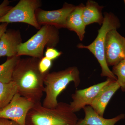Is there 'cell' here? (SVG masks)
<instances>
[{
	"instance_id": "obj_23",
	"label": "cell",
	"mask_w": 125,
	"mask_h": 125,
	"mask_svg": "<svg viewBox=\"0 0 125 125\" xmlns=\"http://www.w3.org/2000/svg\"><path fill=\"white\" fill-rule=\"evenodd\" d=\"M9 24V23H0V39L3 34L7 31Z\"/></svg>"
},
{
	"instance_id": "obj_15",
	"label": "cell",
	"mask_w": 125,
	"mask_h": 125,
	"mask_svg": "<svg viewBox=\"0 0 125 125\" xmlns=\"http://www.w3.org/2000/svg\"><path fill=\"white\" fill-rule=\"evenodd\" d=\"M103 7L94 1H87L83 12V19L86 26L94 23L102 25L104 20L102 13Z\"/></svg>"
},
{
	"instance_id": "obj_13",
	"label": "cell",
	"mask_w": 125,
	"mask_h": 125,
	"mask_svg": "<svg viewBox=\"0 0 125 125\" xmlns=\"http://www.w3.org/2000/svg\"><path fill=\"white\" fill-rule=\"evenodd\" d=\"M83 109L85 113V117L78 121L76 125H114L125 117V114H122L110 119L104 118L90 105L86 106Z\"/></svg>"
},
{
	"instance_id": "obj_22",
	"label": "cell",
	"mask_w": 125,
	"mask_h": 125,
	"mask_svg": "<svg viewBox=\"0 0 125 125\" xmlns=\"http://www.w3.org/2000/svg\"><path fill=\"white\" fill-rule=\"evenodd\" d=\"M0 125H19L15 122L6 118H0Z\"/></svg>"
},
{
	"instance_id": "obj_18",
	"label": "cell",
	"mask_w": 125,
	"mask_h": 125,
	"mask_svg": "<svg viewBox=\"0 0 125 125\" xmlns=\"http://www.w3.org/2000/svg\"><path fill=\"white\" fill-rule=\"evenodd\" d=\"M113 73L116 76L117 81L122 90L125 91V58L113 66Z\"/></svg>"
},
{
	"instance_id": "obj_1",
	"label": "cell",
	"mask_w": 125,
	"mask_h": 125,
	"mask_svg": "<svg viewBox=\"0 0 125 125\" xmlns=\"http://www.w3.org/2000/svg\"><path fill=\"white\" fill-rule=\"evenodd\" d=\"M40 60L30 57L21 58L12 78L17 86V93L34 104L41 102L45 90L44 79L46 73L43 74L39 70Z\"/></svg>"
},
{
	"instance_id": "obj_21",
	"label": "cell",
	"mask_w": 125,
	"mask_h": 125,
	"mask_svg": "<svg viewBox=\"0 0 125 125\" xmlns=\"http://www.w3.org/2000/svg\"><path fill=\"white\" fill-rule=\"evenodd\" d=\"M10 1L4 0L0 4V18L3 17L12 8L10 5Z\"/></svg>"
},
{
	"instance_id": "obj_8",
	"label": "cell",
	"mask_w": 125,
	"mask_h": 125,
	"mask_svg": "<svg viewBox=\"0 0 125 125\" xmlns=\"http://www.w3.org/2000/svg\"><path fill=\"white\" fill-rule=\"evenodd\" d=\"M105 54L108 66H114L125 58V38L117 30H111L107 34Z\"/></svg>"
},
{
	"instance_id": "obj_9",
	"label": "cell",
	"mask_w": 125,
	"mask_h": 125,
	"mask_svg": "<svg viewBox=\"0 0 125 125\" xmlns=\"http://www.w3.org/2000/svg\"><path fill=\"white\" fill-rule=\"evenodd\" d=\"M72 4L65 2L62 8L52 10H46L39 8L36 12V19L40 26L49 25L59 29L65 28L68 16L75 8Z\"/></svg>"
},
{
	"instance_id": "obj_6",
	"label": "cell",
	"mask_w": 125,
	"mask_h": 125,
	"mask_svg": "<svg viewBox=\"0 0 125 125\" xmlns=\"http://www.w3.org/2000/svg\"><path fill=\"white\" fill-rule=\"evenodd\" d=\"M42 5V1L39 0H21L6 14L0 18V23H23L39 30L42 26L37 21L36 12Z\"/></svg>"
},
{
	"instance_id": "obj_24",
	"label": "cell",
	"mask_w": 125,
	"mask_h": 125,
	"mask_svg": "<svg viewBox=\"0 0 125 125\" xmlns=\"http://www.w3.org/2000/svg\"><path fill=\"white\" fill-rule=\"evenodd\" d=\"M124 3H125V0H124Z\"/></svg>"
},
{
	"instance_id": "obj_5",
	"label": "cell",
	"mask_w": 125,
	"mask_h": 125,
	"mask_svg": "<svg viewBox=\"0 0 125 125\" xmlns=\"http://www.w3.org/2000/svg\"><path fill=\"white\" fill-rule=\"evenodd\" d=\"M59 40L58 28L51 25H42L37 33L18 46L16 56H28L40 60L44 57L45 48H54Z\"/></svg>"
},
{
	"instance_id": "obj_11",
	"label": "cell",
	"mask_w": 125,
	"mask_h": 125,
	"mask_svg": "<svg viewBox=\"0 0 125 125\" xmlns=\"http://www.w3.org/2000/svg\"><path fill=\"white\" fill-rule=\"evenodd\" d=\"M22 41L19 30L7 29L0 39V57L17 55L18 47Z\"/></svg>"
},
{
	"instance_id": "obj_10",
	"label": "cell",
	"mask_w": 125,
	"mask_h": 125,
	"mask_svg": "<svg viewBox=\"0 0 125 125\" xmlns=\"http://www.w3.org/2000/svg\"><path fill=\"white\" fill-rule=\"evenodd\" d=\"M108 78L104 82L90 86L83 89L75 91L72 95V102L70 106L72 111L76 112L87 106L92 105L94 99L102 89L112 80Z\"/></svg>"
},
{
	"instance_id": "obj_16",
	"label": "cell",
	"mask_w": 125,
	"mask_h": 125,
	"mask_svg": "<svg viewBox=\"0 0 125 125\" xmlns=\"http://www.w3.org/2000/svg\"><path fill=\"white\" fill-rule=\"evenodd\" d=\"M20 58L17 56L7 57L5 62L0 65V82L7 83L12 81L14 70Z\"/></svg>"
},
{
	"instance_id": "obj_14",
	"label": "cell",
	"mask_w": 125,
	"mask_h": 125,
	"mask_svg": "<svg viewBox=\"0 0 125 125\" xmlns=\"http://www.w3.org/2000/svg\"><path fill=\"white\" fill-rule=\"evenodd\" d=\"M84 5L81 4L75 8L67 17L66 28L76 33L80 41L84 38L86 25L83 18V12Z\"/></svg>"
},
{
	"instance_id": "obj_2",
	"label": "cell",
	"mask_w": 125,
	"mask_h": 125,
	"mask_svg": "<svg viewBox=\"0 0 125 125\" xmlns=\"http://www.w3.org/2000/svg\"><path fill=\"white\" fill-rule=\"evenodd\" d=\"M78 121L68 104L60 102L55 108H50L43 107L41 102L30 110L25 125H76Z\"/></svg>"
},
{
	"instance_id": "obj_12",
	"label": "cell",
	"mask_w": 125,
	"mask_h": 125,
	"mask_svg": "<svg viewBox=\"0 0 125 125\" xmlns=\"http://www.w3.org/2000/svg\"><path fill=\"white\" fill-rule=\"evenodd\" d=\"M120 88V86L117 81L112 80L101 90L90 106L98 114L103 116L108 104L112 96Z\"/></svg>"
},
{
	"instance_id": "obj_20",
	"label": "cell",
	"mask_w": 125,
	"mask_h": 125,
	"mask_svg": "<svg viewBox=\"0 0 125 125\" xmlns=\"http://www.w3.org/2000/svg\"><path fill=\"white\" fill-rule=\"evenodd\" d=\"M62 54L61 52H59L54 48H47L45 52V57L52 61L58 58Z\"/></svg>"
},
{
	"instance_id": "obj_3",
	"label": "cell",
	"mask_w": 125,
	"mask_h": 125,
	"mask_svg": "<svg viewBox=\"0 0 125 125\" xmlns=\"http://www.w3.org/2000/svg\"><path fill=\"white\" fill-rule=\"evenodd\" d=\"M80 72L77 67L72 66L60 71L47 73L44 79L45 97L42 105L54 108L58 105L57 98L71 82L77 87L80 83Z\"/></svg>"
},
{
	"instance_id": "obj_17",
	"label": "cell",
	"mask_w": 125,
	"mask_h": 125,
	"mask_svg": "<svg viewBox=\"0 0 125 125\" xmlns=\"http://www.w3.org/2000/svg\"><path fill=\"white\" fill-rule=\"evenodd\" d=\"M17 93V86L13 81L7 83L0 82V109L8 105Z\"/></svg>"
},
{
	"instance_id": "obj_19",
	"label": "cell",
	"mask_w": 125,
	"mask_h": 125,
	"mask_svg": "<svg viewBox=\"0 0 125 125\" xmlns=\"http://www.w3.org/2000/svg\"><path fill=\"white\" fill-rule=\"evenodd\" d=\"M52 64V61L44 56L39 61L38 64L39 69L41 73L46 74L49 72Z\"/></svg>"
},
{
	"instance_id": "obj_7",
	"label": "cell",
	"mask_w": 125,
	"mask_h": 125,
	"mask_svg": "<svg viewBox=\"0 0 125 125\" xmlns=\"http://www.w3.org/2000/svg\"><path fill=\"white\" fill-rule=\"evenodd\" d=\"M34 104L17 93L8 105L0 109V118L14 121L19 125H25L27 114Z\"/></svg>"
},
{
	"instance_id": "obj_4",
	"label": "cell",
	"mask_w": 125,
	"mask_h": 125,
	"mask_svg": "<svg viewBox=\"0 0 125 125\" xmlns=\"http://www.w3.org/2000/svg\"><path fill=\"white\" fill-rule=\"evenodd\" d=\"M121 24L117 17L112 13L105 12L104 20L102 26L98 31V34L95 40L88 46L82 44L77 45L79 49H85L89 50L96 57L102 68V76L117 80V78L109 69L105 54V45L107 34L112 30H117L120 28Z\"/></svg>"
}]
</instances>
